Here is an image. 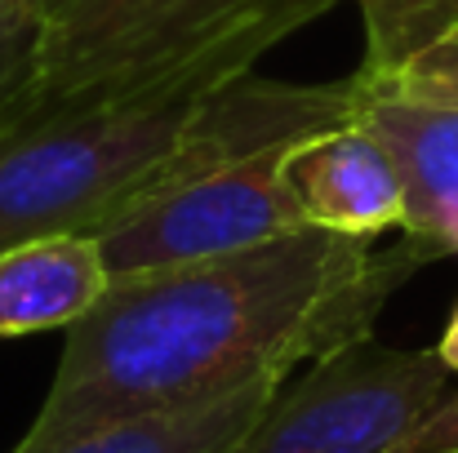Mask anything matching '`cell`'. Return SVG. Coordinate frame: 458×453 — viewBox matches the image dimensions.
Masks as SVG:
<instances>
[{"label":"cell","instance_id":"cell-14","mask_svg":"<svg viewBox=\"0 0 458 453\" xmlns=\"http://www.w3.org/2000/svg\"><path fill=\"white\" fill-rule=\"evenodd\" d=\"M437 351L450 365V373H458V306H454V315H450V324H445V333H441V342H437Z\"/></svg>","mask_w":458,"mask_h":453},{"label":"cell","instance_id":"cell-10","mask_svg":"<svg viewBox=\"0 0 458 453\" xmlns=\"http://www.w3.org/2000/svg\"><path fill=\"white\" fill-rule=\"evenodd\" d=\"M365 31L356 76H383L458 22V0H352Z\"/></svg>","mask_w":458,"mask_h":453},{"label":"cell","instance_id":"cell-11","mask_svg":"<svg viewBox=\"0 0 458 453\" xmlns=\"http://www.w3.org/2000/svg\"><path fill=\"white\" fill-rule=\"evenodd\" d=\"M356 76V71H352ZM365 98H387L405 107H428V112H458V22L445 27L437 40L414 49L405 63H396L383 76H356Z\"/></svg>","mask_w":458,"mask_h":453},{"label":"cell","instance_id":"cell-1","mask_svg":"<svg viewBox=\"0 0 458 453\" xmlns=\"http://www.w3.org/2000/svg\"><path fill=\"white\" fill-rule=\"evenodd\" d=\"M423 263L432 258L405 236L374 249V240L307 227L245 254L116 276L67 329L54 382L9 453H54L259 378H294L369 338L378 311Z\"/></svg>","mask_w":458,"mask_h":453},{"label":"cell","instance_id":"cell-2","mask_svg":"<svg viewBox=\"0 0 458 453\" xmlns=\"http://www.w3.org/2000/svg\"><path fill=\"white\" fill-rule=\"evenodd\" d=\"M356 112V76L290 85L250 71L236 80H174L9 125L0 130V249L40 236H103L174 182L343 125Z\"/></svg>","mask_w":458,"mask_h":453},{"label":"cell","instance_id":"cell-8","mask_svg":"<svg viewBox=\"0 0 458 453\" xmlns=\"http://www.w3.org/2000/svg\"><path fill=\"white\" fill-rule=\"evenodd\" d=\"M112 289L98 236H40L0 249V338L72 329Z\"/></svg>","mask_w":458,"mask_h":453},{"label":"cell","instance_id":"cell-12","mask_svg":"<svg viewBox=\"0 0 458 453\" xmlns=\"http://www.w3.org/2000/svg\"><path fill=\"white\" fill-rule=\"evenodd\" d=\"M45 45V9L40 0H0V112L31 80Z\"/></svg>","mask_w":458,"mask_h":453},{"label":"cell","instance_id":"cell-5","mask_svg":"<svg viewBox=\"0 0 458 453\" xmlns=\"http://www.w3.org/2000/svg\"><path fill=\"white\" fill-rule=\"evenodd\" d=\"M299 138L245 151L187 182H174L112 222L98 245L112 281L160 267L245 254L307 231L299 200L285 178V160Z\"/></svg>","mask_w":458,"mask_h":453},{"label":"cell","instance_id":"cell-4","mask_svg":"<svg viewBox=\"0 0 458 453\" xmlns=\"http://www.w3.org/2000/svg\"><path fill=\"white\" fill-rule=\"evenodd\" d=\"M450 396L441 351L356 338L294 373L232 453H396Z\"/></svg>","mask_w":458,"mask_h":453},{"label":"cell","instance_id":"cell-6","mask_svg":"<svg viewBox=\"0 0 458 453\" xmlns=\"http://www.w3.org/2000/svg\"><path fill=\"white\" fill-rule=\"evenodd\" d=\"M285 178L303 222L316 231L378 240L405 222V169L360 112L299 138L285 160Z\"/></svg>","mask_w":458,"mask_h":453},{"label":"cell","instance_id":"cell-7","mask_svg":"<svg viewBox=\"0 0 458 453\" xmlns=\"http://www.w3.org/2000/svg\"><path fill=\"white\" fill-rule=\"evenodd\" d=\"M360 116L405 169L410 205L401 236L428 258L458 254V112H428L360 94Z\"/></svg>","mask_w":458,"mask_h":453},{"label":"cell","instance_id":"cell-3","mask_svg":"<svg viewBox=\"0 0 458 453\" xmlns=\"http://www.w3.org/2000/svg\"><path fill=\"white\" fill-rule=\"evenodd\" d=\"M338 0H76L45 22L31 80L0 130L174 80H236Z\"/></svg>","mask_w":458,"mask_h":453},{"label":"cell","instance_id":"cell-9","mask_svg":"<svg viewBox=\"0 0 458 453\" xmlns=\"http://www.w3.org/2000/svg\"><path fill=\"white\" fill-rule=\"evenodd\" d=\"M285 382L290 378H259L218 400L116 423L107 432H94V436L72 440L54 453H232L250 436V427L263 418V409L272 405V396Z\"/></svg>","mask_w":458,"mask_h":453},{"label":"cell","instance_id":"cell-15","mask_svg":"<svg viewBox=\"0 0 458 453\" xmlns=\"http://www.w3.org/2000/svg\"><path fill=\"white\" fill-rule=\"evenodd\" d=\"M72 4H76V0H40V9H45V22H49V18H58L63 9H72Z\"/></svg>","mask_w":458,"mask_h":453},{"label":"cell","instance_id":"cell-13","mask_svg":"<svg viewBox=\"0 0 458 453\" xmlns=\"http://www.w3.org/2000/svg\"><path fill=\"white\" fill-rule=\"evenodd\" d=\"M396 453H458V391H450Z\"/></svg>","mask_w":458,"mask_h":453}]
</instances>
